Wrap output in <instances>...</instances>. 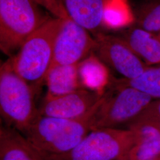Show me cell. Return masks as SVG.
<instances>
[{
	"instance_id": "cell-1",
	"label": "cell",
	"mask_w": 160,
	"mask_h": 160,
	"mask_svg": "<svg viewBox=\"0 0 160 160\" xmlns=\"http://www.w3.org/2000/svg\"><path fill=\"white\" fill-rule=\"evenodd\" d=\"M97 108L91 113L78 119L39 114L22 134L40 155L68 153L92 131L93 116Z\"/></svg>"
},
{
	"instance_id": "cell-2",
	"label": "cell",
	"mask_w": 160,
	"mask_h": 160,
	"mask_svg": "<svg viewBox=\"0 0 160 160\" xmlns=\"http://www.w3.org/2000/svg\"><path fill=\"white\" fill-rule=\"evenodd\" d=\"M65 18H49L10 58L15 72L36 93L51 67L55 39Z\"/></svg>"
},
{
	"instance_id": "cell-3",
	"label": "cell",
	"mask_w": 160,
	"mask_h": 160,
	"mask_svg": "<svg viewBox=\"0 0 160 160\" xmlns=\"http://www.w3.org/2000/svg\"><path fill=\"white\" fill-rule=\"evenodd\" d=\"M36 92L15 72L9 58L0 68V113L6 126L23 133L38 116Z\"/></svg>"
},
{
	"instance_id": "cell-4",
	"label": "cell",
	"mask_w": 160,
	"mask_h": 160,
	"mask_svg": "<svg viewBox=\"0 0 160 160\" xmlns=\"http://www.w3.org/2000/svg\"><path fill=\"white\" fill-rule=\"evenodd\" d=\"M34 0H0V48L10 58L51 18Z\"/></svg>"
},
{
	"instance_id": "cell-5",
	"label": "cell",
	"mask_w": 160,
	"mask_h": 160,
	"mask_svg": "<svg viewBox=\"0 0 160 160\" xmlns=\"http://www.w3.org/2000/svg\"><path fill=\"white\" fill-rule=\"evenodd\" d=\"M137 89L119 85L110 78L93 116L92 131L100 128H126L152 101Z\"/></svg>"
},
{
	"instance_id": "cell-6",
	"label": "cell",
	"mask_w": 160,
	"mask_h": 160,
	"mask_svg": "<svg viewBox=\"0 0 160 160\" xmlns=\"http://www.w3.org/2000/svg\"><path fill=\"white\" fill-rule=\"evenodd\" d=\"M136 141L137 135L131 129L100 128L90 132L68 153L40 155L52 160H119Z\"/></svg>"
},
{
	"instance_id": "cell-7",
	"label": "cell",
	"mask_w": 160,
	"mask_h": 160,
	"mask_svg": "<svg viewBox=\"0 0 160 160\" xmlns=\"http://www.w3.org/2000/svg\"><path fill=\"white\" fill-rule=\"evenodd\" d=\"M87 31L70 17L65 18L55 39L51 67L79 64L87 58L96 45Z\"/></svg>"
},
{
	"instance_id": "cell-8",
	"label": "cell",
	"mask_w": 160,
	"mask_h": 160,
	"mask_svg": "<svg viewBox=\"0 0 160 160\" xmlns=\"http://www.w3.org/2000/svg\"><path fill=\"white\" fill-rule=\"evenodd\" d=\"M94 39L96 56L122 78H135L148 67L119 37L98 34Z\"/></svg>"
},
{
	"instance_id": "cell-9",
	"label": "cell",
	"mask_w": 160,
	"mask_h": 160,
	"mask_svg": "<svg viewBox=\"0 0 160 160\" xmlns=\"http://www.w3.org/2000/svg\"><path fill=\"white\" fill-rule=\"evenodd\" d=\"M103 94L81 88L61 96L44 97L39 114L67 119H78L92 113Z\"/></svg>"
},
{
	"instance_id": "cell-10",
	"label": "cell",
	"mask_w": 160,
	"mask_h": 160,
	"mask_svg": "<svg viewBox=\"0 0 160 160\" xmlns=\"http://www.w3.org/2000/svg\"><path fill=\"white\" fill-rule=\"evenodd\" d=\"M119 38L148 66L160 65V38L157 35L137 26Z\"/></svg>"
},
{
	"instance_id": "cell-11",
	"label": "cell",
	"mask_w": 160,
	"mask_h": 160,
	"mask_svg": "<svg viewBox=\"0 0 160 160\" xmlns=\"http://www.w3.org/2000/svg\"><path fill=\"white\" fill-rule=\"evenodd\" d=\"M69 17L90 31H96L102 24L105 10L104 0H63Z\"/></svg>"
},
{
	"instance_id": "cell-12",
	"label": "cell",
	"mask_w": 160,
	"mask_h": 160,
	"mask_svg": "<svg viewBox=\"0 0 160 160\" xmlns=\"http://www.w3.org/2000/svg\"><path fill=\"white\" fill-rule=\"evenodd\" d=\"M127 129L135 132L137 141L133 146L119 160H149L160 156V131L147 124H137Z\"/></svg>"
},
{
	"instance_id": "cell-13",
	"label": "cell",
	"mask_w": 160,
	"mask_h": 160,
	"mask_svg": "<svg viewBox=\"0 0 160 160\" xmlns=\"http://www.w3.org/2000/svg\"><path fill=\"white\" fill-rule=\"evenodd\" d=\"M0 160H42L22 133L6 125L0 128Z\"/></svg>"
},
{
	"instance_id": "cell-14",
	"label": "cell",
	"mask_w": 160,
	"mask_h": 160,
	"mask_svg": "<svg viewBox=\"0 0 160 160\" xmlns=\"http://www.w3.org/2000/svg\"><path fill=\"white\" fill-rule=\"evenodd\" d=\"M78 65H56L51 67L45 81L47 86L45 97H58L81 88Z\"/></svg>"
},
{
	"instance_id": "cell-15",
	"label": "cell",
	"mask_w": 160,
	"mask_h": 160,
	"mask_svg": "<svg viewBox=\"0 0 160 160\" xmlns=\"http://www.w3.org/2000/svg\"><path fill=\"white\" fill-rule=\"evenodd\" d=\"M78 75L82 88L103 94L110 78L105 65L96 57L87 58L78 65Z\"/></svg>"
},
{
	"instance_id": "cell-16",
	"label": "cell",
	"mask_w": 160,
	"mask_h": 160,
	"mask_svg": "<svg viewBox=\"0 0 160 160\" xmlns=\"http://www.w3.org/2000/svg\"><path fill=\"white\" fill-rule=\"evenodd\" d=\"M111 79L119 85L134 88L152 98H160V65L156 67L149 66L135 78Z\"/></svg>"
},
{
	"instance_id": "cell-17",
	"label": "cell",
	"mask_w": 160,
	"mask_h": 160,
	"mask_svg": "<svg viewBox=\"0 0 160 160\" xmlns=\"http://www.w3.org/2000/svg\"><path fill=\"white\" fill-rule=\"evenodd\" d=\"M137 26L153 34H160V0H151L141 7Z\"/></svg>"
},
{
	"instance_id": "cell-18",
	"label": "cell",
	"mask_w": 160,
	"mask_h": 160,
	"mask_svg": "<svg viewBox=\"0 0 160 160\" xmlns=\"http://www.w3.org/2000/svg\"><path fill=\"white\" fill-rule=\"evenodd\" d=\"M137 124L150 125L160 131V98L152 100L126 129L131 125Z\"/></svg>"
},
{
	"instance_id": "cell-19",
	"label": "cell",
	"mask_w": 160,
	"mask_h": 160,
	"mask_svg": "<svg viewBox=\"0 0 160 160\" xmlns=\"http://www.w3.org/2000/svg\"><path fill=\"white\" fill-rule=\"evenodd\" d=\"M39 6L45 8L55 17L67 18L69 16L64 7L61 6L57 0H34Z\"/></svg>"
},
{
	"instance_id": "cell-20",
	"label": "cell",
	"mask_w": 160,
	"mask_h": 160,
	"mask_svg": "<svg viewBox=\"0 0 160 160\" xmlns=\"http://www.w3.org/2000/svg\"><path fill=\"white\" fill-rule=\"evenodd\" d=\"M58 2L61 5V6H63V0H57Z\"/></svg>"
},
{
	"instance_id": "cell-21",
	"label": "cell",
	"mask_w": 160,
	"mask_h": 160,
	"mask_svg": "<svg viewBox=\"0 0 160 160\" xmlns=\"http://www.w3.org/2000/svg\"><path fill=\"white\" fill-rule=\"evenodd\" d=\"M40 158H41L42 160H51V159H49V158H46V157H42V156H40Z\"/></svg>"
},
{
	"instance_id": "cell-22",
	"label": "cell",
	"mask_w": 160,
	"mask_h": 160,
	"mask_svg": "<svg viewBox=\"0 0 160 160\" xmlns=\"http://www.w3.org/2000/svg\"><path fill=\"white\" fill-rule=\"evenodd\" d=\"M160 160V156H159V157H157L154 158H152V159H151V160Z\"/></svg>"
},
{
	"instance_id": "cell-23",
	"label": "cell",
	"mask_w": 160,
	"mask_h": 160,
	"mask_svg": "<svg viewBox=\"0 0 160 160\" xmlns=\"http://www.w3.org/2000/svg\"><path fill=\"white\" fill-rule=\"evenodd\" d=\"M157 36H158V37H159V38H160V34H157Z\"/></svg>"
}]
</instances>
